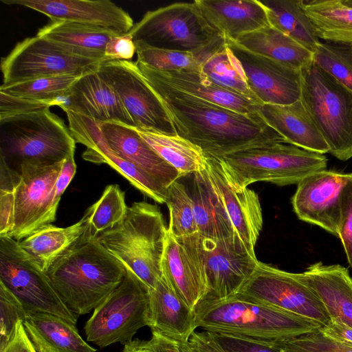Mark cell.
I'll return each instance as SVG.
<instances>
[{"instance_id":"6da1fadb","label":"cell","mask_w":352,"mask_h":352,"mask_svg":"<svg viewBox=\"0 0 352 352\" xmlns=\"http://www.w3.org/2000/svg\"><path fill=\"white\" fill-rule=\"evenodd\" d=\"M136 63L161 100L177 134L200 148L206 156L219 158L254 146L287 143L259 113H239L182 92Z\"/></svg>"},{"instance_id":"7a4b0ae2","label":"cell","mask_w":352,"mask_h":352,"mask_svg":"<svg viewBox=\"0 0 352 352\" xmlns=\"http://www.w3.org/2000/svg\"><path fill=\"white\" fill-rule=\"evenodd\" d=\"M45 272L65 305L79 316L101 304L126 270L87 229Z\"/></svg>"},{"instance_id":"3957f363","label":"cell","mask_w":352,"mask_h":352,"mask_svg":"<svg viewBox=\"0 0 352 352\" xmlns=\"http://www.w3.org/2000/svg\"><path fill=\"white\" fill-rule=\"evenodd\" d=\"M194 312L197 328L262 342L296 336L322 327L305 317L236 294L222 300L206 298Z\"/></svg>"},{"instance_id":"277c9868","label":"cell","mask_w":352,"mask_h":352,"mask_svg":"<svg viewBox=\"0 0 352 352\" xmlns=\"http://www.w3.org/2000/svg\"><path fill=\"white\" fill-rule=\"evenodd\" d=\"M167 228L159 208L145 201L128 207L123 219L96 238L126 269L149 289L162 277Z\"/></svg>"},{"instance_id":"5b68a950","label":"cell","mask_w":352,"mask_h":352,"mask_svg":"<svg viewBox=\"0 0 352 352\" xmlns=\"http://www.w3.org/2000/svg\"><path fill=\"white\" fill-rule=\"evenodd\" d=\"M76 143L50 109L0 119V158L15 170L60 162L74 155Z\"/></svg>"},{"instance_id":"8992f818","label":"cell","mask_w":352,"mask_h":352,"mask_svg":"<svg viewBox=\"0 0 352 352\" xmlns=\"http://www.w3.org/2000/svg\"><path fill=\"white\" fill-rule=\"evenodd\" d=\"M216 159L236 190L257 182L278 186L298 184L327 166L324 154L285 142L254 146Z\"/></svg>"},{"instance_id":"52a82bcc","label":"cell","mask_w":352,"mask_h":352,"mask_svg":"<svg viewBox=\"0 0 352 352\" xmlns=\"http://www.w3.org/2000/svg\"><path fill=\"white\" fill-rule=\"evenodd\" d=\"M301 100L337 159L352 158V90L313 63L302 71Z\"/></svg>"},{"instance_id":"ba28073f","label":"cell","mask_w":352,"mask_h":352,"mask_svg":"<svg viewBox=\"0 0 352 352\" xmlns=\"http://www.w3.org/2000/svg\"><path fill=\"white\" fill-rule=\"evenodd\" d=\"M129 33L134 42L195 53L208 49L223 38L206 20L194 1L175 3L148 11Z\"/></svg>"},{"instance_id":"9c48e42d","label":"cell","mask_w":352,"mask_h":352,"mask_svg":"<svg viewBox=\"0 0 352 352\" xmlns=\"http://www.w3.org/2000/svg\"><path fill=\"white\" fill-rule=\"evenodd\" d=\"M126 270L122 283L94 310L84 327L87 341L101 348L129 342L140 329L149 324V287Z\"/></svg>"},{"instance_id":"30bf717a","label":"cell","mask_w":352,"mask_h":352,"mask_svg":"<svg viewBox=\"0 0 352 352\" xmlns=\"http://www.w3.org/2000/svg\"><path fill=\"white\" fill-rule=\"evenodd\" d=\"M0 282L28 314H52L76 324L78 316L65 305L46 272L30 260L16 240L8 236H0Z\"/></svg>"},{"instance_id":"8fae6325","label":"cell","mask_w":352,"mask_h":352,"mask_svg":"<svg viewBox=\"0 0 352 352\" xmlns=\"http://www.w3.org/2000/svg\"><path fill=\"white\" fill-rule=\"evenodd\" d=\"M103 61L75 55L56 43L36 35L19 42L1 58V85L65 74L82 76L98 70Z\"/></svg>"},{"instance_id":"7c38bea8","label":"cell","mask_w":352,"mask_h":352,"mask_svg":"<svg viewBox=\"0 0 352 352\" xmlns=\"http://www.w3.org/2000/svg\"><path fill=\"white\" fill-rule=\"evenodd\" d=\"M253 302L273 306L327 326L331 318L312 290L291 273L259 262L255 271L235 294Z\"/></svg>"},{"instance_id":"4fadbf2b","label":"cell","mask_w":352,"mask_h":352,"mask_svg":"<svg viewBox=\"0 0 352 352\" xmlns=\"http://www.w3.org/2000/svg\"><path fill=\"white\" fill-rule=\"evenodd\" d=\"M65 160L52 165H23L14 190V227L8 236L20 241L56 219L55 185Z\"/></svg>"},{"instance_id":"5bb4252c","label":"cell","mask_w":352,"mask_h":352,"mask_svg":"<svg viewBox=\"0 0 352 352\" xmlns=\"http://www.w3.org/2000/svg\"><path fill=\"white\" fill-rule=\"evenodd\" d=\"M98 71L118 94L136 127L177 135L161 100L144 78L136 61L104 60Z\"/></svg>"},{"instance_id":"9a60e30c","label":"cell","mask_w":352,"mask_h":352,"mask_svg":"<svg viewBox=\"0 0 352 352\" xmlns=\"http://www.w3.org/2000/svg\"><path fill=\"white\" fill-rule=\"evenodd\" d=\"M198 248L209 289L206 298L222 300L236 294L260 262L238 235L214 239L199 233Z\"/></svg>"},{"instance_id":"2e32d148","label":"cell","mask_w":352,"mask_h":352,"mask_svg":"<svg viewBox=\"0 0 352 352\" xmlns=\"http://www.w3.org/2000/svg\"><path fill=\"white\" fill-rule=\"evenodd\" d=\"M226 41L241 63L250 89L262 104L285 105L301 99V70L250 51L234 41Z\"/></svg>"},{"instance_id":"e0dca14e","label":"cell","mask_w":352,"mask_h":352,"mask_svg":"<svg viewBox=\"0 0 352 352\" xmlns=\"http://www.w3.org/2000/svg\"><path fill=\"white\" fill-rule=\"evenodd\" d=\"M64 111L67 113L68 127L76 142L86 146L82 155L85 160L95 164H108L144 195L157 203L166 204L168 188L113 152L107 144L98 122L70 110Z\"/></svg>"},{"instance_id":"ac0fdd59","label":"cell","mask_w":352,"mask_h":352,"mask_svg":"<svg viewBox=\"0 0 352 352\" xmlns=\"http://www.w3.org/2000/svg\"><path fill=\"white\" fill-rule=\"evenodd\" d=\"M348 177L349 174L324 170L303 179L292 199L298 218L338 237L341 193Z\"/></svg>"},{"instance_id":"d6986e66","label":"cell","mask_w":352,"mask_h":352,"mask_svg":"<svg viewBox=\"0 0 352 352\" xmlns=\"http://www.w3.org/2000/svg\"><path fill=\"white\" fill-rule=\"evenodd\" d=\"M198 236L197 232L177 238L167 232L161 265L162 276L192 310L209 291Z\"/></svg>"},{"instance_id":"ffe728a7","label":"cell","mask_w":352,"mask_h":352,"mask_svg":"<svg viewBox=\"0 0 352 352\" xmlns=\"http://www.w3.org/2000/svg\"><path fill=\"white\" fill-rule=\"evenodd\" d=\"M41 12L50 21H65L127 34L133 27L129 13L109 0H1Z\"/></svg>"},{"instance_id":"44dd1931","label":"cell","mask_w":352,"mask_h":352,"mask_svg":"<svg viewBox=\"0 0 352 352\" xmlns=\"http://www.w3.org/2000/svg\"><path fill=\"white\" fill-rule=\"evenodd\" d=\"M206 170L223 202L236 234L249 253L256 256L254 248L263 227L258 196L248 187L234 189L219 161L214 157L206 156Z\"/></svg>"},{"instance_id":"7402d4cb","label":"cell","mask_w":352,"mask_h":352,"mask_svg":"<svg viewBox=\"0 0 352 352\" xmlns=\"http://www.w3.org/2000/svg\"><path fill=\"white\" fill-rule=\"evenodd\" d=\"M58 100V107L89 117L99 124L114 122L136 127L119 96L99 74L81 76L67 95Z\"/></svg>"},{"instance_id":"603a6c76","label":"cell","mask_w":352,"mask_h":352,"mask_svg":"<svg viewBox=\"0 0 352 352\" xmlns=\"http://www.w3.org/2000/svg\"><path fill=\"white\" fill-rule=\"evenodd\" d=\"M208 22L226 40L270 25L267 8L259 0H195Z\"/></svg>"},{"instance_id":"cb8c5ba5","label":"cell","mask_w":352,"mask_h":352,"mask_svg":"<svg viewBox=\"0 0 352 352\" xmlns=\"http://www.w3.org/2000/svg\"><path fill=\"white\" fill-rule=\"evenodd\" d=\"M100 128L113 152L157 179L166 187L182 177L179 172L154 151L134 127L108 122L100 123Z\"/></svg>"},{"instance_id":"d4e9b609","label":"cell","mask_w":352,"mask_h":352,"mask_svg":"<svg viewBox=\"0 0 352 352\" xmlns=\"http://www.w3.org/2000/svg\"><path fill=\"white\" fill-rule=\"evenodd\" d=\"M296 276L319 298L331 320L352 327V277L346 267L318 262Z\"/></svg>"},{"instance_id":"484cf974","label":"cell","mask_w":352,"mask_h":352,"mask_svg":"<svg viewBox=\"0 0 352 352\" xmlns=\"http://www.w3.org/2000/svg\"><path fill=\"white\" fill-rule=\"evenodd\" d=\"M150 320L152 332L177 342H188L197 329L195 312L175 292L162 276L149 289Z\"/></svg>"},{"instance_id":"4316f807","label":"cell","mask_w":352,"mask_h":352,"mask_svg":"<svg viewBox=\"0 0 352 352\" xmlns=\"http://www.w3.org/2000/svg\"><path fill=\"white\" fill-rule=\"evenodd\" d=\"M258 113L288 144L324 154L328 145L301 99L289 104H263Z\"/></svg>"},{"instance_id":"83f0119b","label":"cell","mask_w":352,"mask_h":352,"mask_svg":"<svg viewBox=\"0 0 352 352\" xmlns=\"http://www.w3.org/2000/svg\"><path fill=\"white\" fill-rule=\"evenodd\" d=\"M185 177L188 179L184 184L192 201L198 232L214 239L237 235L206 169Z\"/></svg>"},{"instance_id":"f1b7e54d","label":"cell","mask_w":352,"mask_h":352,"mask_svg":"<svg viewBox=\"0 0 352 352\" xmlns=\"http://www.w3.org/2000/svg\"><path fill=\"white\" fill-rule=\"evenodd\" d=\"M144 65L157 78L182 92L239 113H258L261 104L214 84L199 69L160 71Z\"/></svg>"},{"instance_id":"f546056e","label":"cell","mask_w":352,"mask_h":352,"mask_svg":"<svg viewBox=\"0 0 352 352\" xmlns=\"http://www.w3.org/2000/svg\"><path fill=\"white\" fill-rule=\"evenodd\" d=\"M23 323L37 352H96L82 338L75 324L59 316L29 313Z\"/></svg>"},{"instance_id":"4dcf8cb0","label":"cell","mask_w":352,"mask_h":352,"mask_svg":"<svg viewBox=\"0 0 352 352\" xmlns=\"http://www.w3.org/2000/svg\"><path fill=\"white\" fill-rule=\"evenodd\" d=\"M89 211L74 224L59 228L49 224L18 241L30 260L46 272L50 265L85 233L88 228Z\"/></svg>"},{"instance_id":"1f68e13d","label":"cell","mask_w":352,"mask_h":352,"mask_svg":"<svg viewBox=\"0 0 352 352\" xmlns=\"http://www.w3.org/2000/svg\"><path fill=\"white\" fill-rule=\"evenodd\" d=\"M36 35L75 55L104 61L105 47L110 38L118 34L97 27L65 21H50L38 30Z\"/></svg>"},{"instance_id":"d6a6232c","label":"cell","mask_w":352,"mask_h":352,"mask_svg":"<svg viewBox=\"0 0 352 352\" xmlns=\"http://www.w3.org/2000/svg\"><path fill=\"white\" fill-rule=\"evenodd\" d=\"M235 42L298 70L302 71L313 63L314 52L270 25L243 34Z\"/></svg>"},{"instance_id":"836d02e7","label":"cell","mask_w":352,"mask_h":352,"mask_svg":"<svg viewBox=\"0 0 352 352\" xmlns=\"http://www.w3.org/2000/svg\"><path fill=\"white\" fill-rule=\"evenodd\" d=\"M301 6L318 38L352 45V7L344 0H301Z\"/></svg>"},{"instance_id":"e575fe53","label":"cell","mask_w":352,"mask_h":352,"mask_svg":"<svg viewBox=\"0 0 352 352\" xmlns=\"http://www.w3.org/2000/svg\"><path fill=\"white\" fill-rule=\"evenodd\" d=\"M134 128L150 147L177 170L182 177L206 169V155L186 139L177 134L170 135L151 129Z\"/></svg>"},{"instance_id":"d590c367","label":"cell","mask_w":352,"mask_h":352,"mask_svg":"<svg viewBox=\"0 0 352 352\" xmlns=\"http://www.w3.org/2000/svg\"><path fill=\"white\" fill-rule=\"evenodd\" d=\"M267 8L270 25L314 52L319 43L301 0H260Z\"/></svg>"},{"instance_id":"8d00e7d4","label":"cell","mask_w":352,"mask_h":352,"mask_svg":"<svg viewBox=\"0 0 352 352\" xmlns=\"http://www.w3.org/2000/svg\"><path fill=\"white\" fill-rule=\"evenodd\" d=\"M200 70L214 84L262 104L250 89L241 63L226 41L204 60Z\"/></svg>"},{"instance_id":"74e56055","label":"cell","mask_w":352,"mask_h":352,"mask_svg":"<svg viewBox=\"0 0 352 352\" xmlns=\"http://www.w3.org/2000/svg\"><path fill=\"white\" fill-rule=\"evenodd\" d=\"M223 38L211 47L199 52L160 49L142 41H135L137 62L160 71L199 69L204 60L220 45Z\"/></svg>"},{"instance_id":"f35d334b","label":"cell","mask_w":352,"mask_h":352,"mask_svg":"<svg viewBox=\"0 0 352 352\" xmlns=\"http://www.w3.org/2000/svg\"><path fill=\"white\" fill-rule=\"evenodd\" d=\"M127 208L125 193L120 186L116 184L107 186L101 197L88 208V231L97 237L119 223L126 214Z\"/></svg>"},{"instance_id":"ab89813d","label":"cell","mask_w":352,"mask_h":352,"mask_svg":"<svg viewBox=\"0 0 352 352\" xmlns=\"http://www.w3.org/2000/svg\"><path fill=\"white\" fill-rule=\"evenodd\" d=\"M80 76L65 74L40 78L8 86L1 85L0 91L34 100L54 101L65 97Z\"/></svg>"},{"instance_id":"60d3db41","label":"cell","mask_w":352,"mask_h":352,"mask_svg":"<svg viewBox=\"0 0 352 352\" xmlns=\"http://www.w3.org/2000/svg\"><path fill=\"white\" fill-rule=\"evenodd\" d=\"M166 204L170 215L168 233L179 238L198 232L191 199L179 179L168 187Z\"/></svg>"},{"instance_id":"b9f144b4","label":"cell","mask_w":352,"mask_h":352,"mask_svg":"<svg viewBox=\"0 0 352 352\" xmlns=\"http://www.w3.org/2000/svg\"><path fill=\"white\" fill-rule=\"evenodd\" d=\"M313 64L352 90V45L319 42Z\"/></svg>"},{"instance_id":"7bdbcfd3","label":"cell","mask_w":352,"mask_h":352,"mask_svg":"<svg viewBox=\"0 0 352 352\" xmlns=\"http://www.w3.org/2000/svg\"><path fill=\"white\" fill-rule=\"evenodd\" d=\"M279 352H352V347L324 335L318 329L296 336L265 342Z\"/></svg>"},{"instance_id":"ee69618b","label":"cell","mask_w":352,"mask_h":352,"mask_svg":"<svg viewBox=\"0 0 352 352\" xmlns=\"http://www.w3.org/2000/svg\"><path fill=\"white\" fill-rule=\"evenodd\" d=\"M0 352L14 337L19 321H24L28 312L19 300L0 282Z\"/></svg>"},{"instance_id":"f6af8a7d","label":"cell","mask_w":352,"mask_h":352,"mask_svg":"<svg viewBox=\"0 0 352 352\" xmlns=\"http://www.w3.org/2000/svg\"><path fill=\"white\" fill-rule=\"evenodd\" d=\"M19 179V173L0 158V236H8L14 227V190Z\"/></svg>"},{"instance_id":"bcb514c9","label":"cell","mask_w":352,"mask_h":352,"mask_svg":"<svg viewBox=\"0 0 352 352\" xmlns=\"http://www.w3.org/2000/svg\"><path fill=\"white\" fill-rule=\"evenodd\" d=\"M338 238L343 245L349 266L352 268V173L342 189Z\"/></svg>"},{"instance_id":"7dc6e473","label":"cell","mask_w":352,"mask_h":352,"mask_svg":"<svg viewBox=\"0 0 352 352\" xmlns=\"http://www.w3.org/2000/svg\"><path fill=\"white\" fill-rule=\"evenodd\" d=\"M58 100L41 101L11 96L0 91V119L50 109Z\"/></svg>"},{"instance_id":"c3c4849f","label":"cell","mask_w":352,"mask_h":352,"mask_svg":"<svg viewBox=\"0 0 352 352\" xmlns=\"http://www.w3.org/2000/svg\"><path fill=\"white\" fill-rule=\"evenodd\" d=\"M213 334L226 352H279L265 342L223 334Z\"/></svg>"},{"instance_id":"681fc988","label":"cell","mask_w":352,"mask_h":352,"mask_svg":"<svg viewBox=\"0 0 352 352\" xmlns=\"http://www.w3.org/2000/svg\"><path fill=\"white\" fill-rule=\"evenodd\" d=\"M123 352H177L175 343L160 335L152 332L149 340L134 339L124 344Z\"/></svg>"},{"instance_id":"f907efd6","label":"cell","mask_w":352,"mask_h":352,"mask_svg":"<svg viewBox=\"0 0 352 352\" xmlns=\"http://www.w3.org/2000/svg\"><path fill=\"white\" fill-rule=\"evenodd\" d=\"M136 52L133 36L129 32L122 35L113 36L104 49L106 60H129Z\"/></svg>"},{"instance_id":"816d5d0a","label":"cell","mask_w":352,"mask_h":352,"mask_svg":"<svg viewBox=\"0 0 352 352\" xmlns=\"http://www.w3.org/2000/svg\"><path fill=\"white\" fill-rule=\"evenodd\" d=\"M188 342L194 352H226L214 335L206 331H195Z\"/></svg>"},{"instance_id":"f5cc1de1","label":"cell","mask_w":352,"mask_h":352,"mask_svg":"<svg viewBox=\"0 0 352 352\" xmlns=\"http://www.w3.org/2000/svg\"><path fill=\"white\" fill-rule=\"evenodd\" d=\"M76 171L74 155L65 160L55 185V203L58 206L61 197Z\"/></svg>"},{"instance_id":"db71d44e","label":"cell","mask_w":352,"mask_h":352,"mask_svg":"<svg viewBox=\"0 0 352 352\" xmlns=\"http://www.w3.org/2000/svg\"><path fill=\"white\" fill-rule=\"evenodd\" d=\"M320 330L333 340L352 347V327L344 322L331 320L328 325L321 327Z\"/></svg>"},{"instance_id":"11a10c76","label":"cell","mask_w":352,"mask_h":352,"mask_svg":"<svg viewBox=\"0 0 352 352\" xmlns=\"http://www.w3.org/2000/svg\"><path fill=\"white\" fill-rule=\"evenodd\" d=\"M2 352H37L28 338L23 321H19L12 340Z\"/></svg>"},{"instance_id":"9f6ffc18","label":"cell","mask_w":352,"mask_h":352,"mask_svg":"<svg viewBox=\"0 0 352 352\" xmlns=\"http://www.w3.org/2000/svg\"><path fill=\"white\" fill-rule=\"evenodd\" d=\"M177 352H194L191 349L188 342H175Z\"/></svg>"},{"instance_id":"6f0895ef","label":"cell","mask_w":352,"mask_h":352,"mask_svg":"<svg viewBox=\"0 0 352 352\" xmlns=\"http://www.w3.org/2000/svg\"><path fill=\"white\" fill-rule=\"evenodd\" d=\"M344 2L348 6L352 7V0H344Z\"/></svg>"},{"instance_id":"680465c9","label":"cell","mask_w":352,"mask_h":352,"mask_svg":"<svg viewBox=\"0 0 352 352\" xmlns=\"http://www.w3.org/2000/svg\"><path fill=\"white\" fill-rule=\"evenodd\" d=\"M122 352H123V351H122Z\"/></svg>"}]
</instances>
